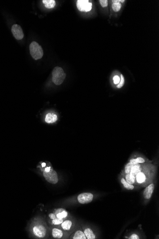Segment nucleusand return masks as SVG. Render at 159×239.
I'll list each match as a JSON object with an SVG mask.
<instances>
[{
	"instance_id": "nucleus-1",
	"label": "nucleus",
	"mask_w": 159,
	"mask_h": 239,
	"mask_svg": "<svg viewBox=\"0 0 159 239\" xmlns=\"http://www.w3.org/2000/svg\"><path fill=\"white\" fill-rule=\"evenodd\" d=\"M66 74L61 67H54L52 71V80L57 86L62 84L66 78Z\"/></svg>"
},
{
	"instance_id": "nucleus-2",
	"label": "nucleus",
	"mask_w": 159,
	"mask_h": 239,
	"mask_svg": "<svg viewBox=\"0 0 159 239\" xmlns=\"http://www.w3.org/2000/svg\"><path fill=\"white\" fill-rule=\"evenodd\" d=\"M30 51L31 56L36 60L42 58L43 55L42 47L35 41L32 42L30 44Z\"/></svg>"
},
{
	"instance_id": "nucleus-3",
	"label": "nucleus",
	"mask_w": 159,
	"mask_h": 239,
	"mask_svg": "<svg viewBox=\"0 0 159 239\" xmlns=\"http://www.w3.org/2000/svg\"><path fill=\"white\" fill-rule=\"evenodd\" d=\"M43 175L46 181L52 184H56L58 182V177L57 172L52 167L49 172L43 171Z\"/></svg>"
},
{
	"instance_id": "nucleus-4",
	"label": "nucleus",
	"mask_w": 159,
	"mask_h": 239,
	"mask_svg": "<svg viewBox=\"0 0 159 239\" xmlns=\"http://www.w3.org/2000/svg\"><path fill=\"white\" fill-rule=\"evenodd\" d=\"M76 6L80 12H88L92 9L93 4L89 2L88 0H78L76 2Z\"/></svg>"
},
{
	"instance_id": "nucleus-5",
	"label": "nucleus",
	"mask_w": 159,
	"mask_h": 239,
	"mask_svg": "<svg viewBox=\"0 0 159 239\" xmlns=\"http://www.w3.org/2000/svg\"><path fill=\"white\" fill-rule=\"evenodd\" d=\"M93 195L90 192L82 193L77 197L78 201L82 204L90 203L93 201Z\"/></svg>"
},
{
	"instance_id": "nucleus-6",
	"label": "nucleus",
	"mask_w": 159,
	"mask_h": 239,
	"mask_svg": "<svg viewBox=\"0 0 159 239\" xmlns=\"http://www.w3.org/2000/svg\"><path fill=\"white\" fill-rule=\"evenodd\" d=\"M32 231L34 235L38 238H44L46 235V229L43 225L41 224L35 225Z\"/></svg>"
},
{
	"instance_id": "nucleus-7",
	"label": "nucleus",
	"mask_w": 159,
	"mask_h": 239,
	"mask_svg": "<svg viewBox=\"0 0 159 239\" xmlns=\"http://www.w3.org/2000/svg\"><path fill=\"white\" fill-rule=\"evenodd\" d=\"M12 32L14 38L17 40H21L24 37L23 30L20 25L15 24L12 27Z\"/></svg>"
},
{
	"instance_id": "nucleus-8",
	"label": "nucleus",
	"mask_w": 159,
	"mask_h": 239,
	"mask_svg": "<svg viewBox=\"0 0 159 239\" xmlns=\"http://www.w3.org/2000/svg\"><path fill=\"white\" fill-rule=\"evenodd\" d=\"M155 185L153 183L151 184L145 188L144 192V197L146 200H150L152 196L153 192L155 190Z\"/></svg>"
},
{
	"instance_id": "nucleus-9",
	"label": "nucleus",
	"mask_w": 159,
	"mask_h": 239,
	"mask_svg": "<svg viewBox=\"0 0 159 239\" xmlns=\"http://www.w3.org/2000/svg\"><path fill=\"white\" fill-rule=\"evenodd\" d=\"M135 178L136 182L140 185L144 184L147 180L145 174L142 171H141L136 175Z\"/></svg>"
},
{
	"instance_id": "nucleus-10",
	"label": "nucleus",
	"mask_w": 159,
	"mask_h": 239,
	"mask_svg": "<svg viewBox=\"0 0 159 239\" xmlns=\"http://www.w3.org/2000/svg\"><path fill=\"white\" fill-rule=\"evenodd\" d=\"M57 120H58L57 115L54 113H48L45 117V122L49 124L54 123Z\"/></svg>"
},
{
	"instance_id": "nucleus-11",
	"label": "nucleus",
	"mask_w": 159,
	"mask_h": 239,
	"mask_svg": "<svg viewBox=\"0 0 159 239\" xmlns=\"http://www.w3.org/2000/svg\"><path fill=\"white\" fill-rule=\"evenodd\" d=\"M113 4H112V8L115 12H118L121 9V2H124V0H113Z\"/></svg>"
},
{
	"instance_id": "nucleus-12",
	"label": "nucleus",
	"mask_w": 159,
	"mask_h": 239,
	"mask_svg": "<svg viewBox=\"0 0 159 239\" xmlns=\"http://www.w3.org/2000/svg\"><path fill=\"white\" fill-rule=\"evenodd\" d=\"M52 237L55 239H61L63 237V232L61 229L54 228L52 229Z\"/></svg>"
},
{
	"instance_id": "nucleus-13",
	"label": "nucleus",
	"mask_w": 159,
	"mask_h": 239,
	"mask_svg": "<svg viewBox=\"0 0 159 239\" xmlns=\"http://www.w3.org/2000/svg\"><path fill=\"white\" fill-rule=\"evenodd\" d=\"M70 238L73 239H86L83 231L77 230L72 234Z\"/></svg>"
},
{
	"instance_id": "nucleus-14",
	"label": "nucleus",
	"mask_w": 159,
	"mask_h": 239,
	"mask_svg": "<svg viewBox=\"0 0 159 239\" xmlns=\"http://www.w3.org/2000/svg\"><path fill=\"white\" fill-rule=\"evenodd\" d=\"M83 232L85 235L86 239H95L96 237L93 230L90 228H86L83 230Z\"/></svg>"
},
{
	"instance_id": "nucleus-15",
	"label": "nucleus",
	"mask_w": 159,
	"mask_h": 239,
	"mask_svg": "<svg viewBox=\"0 0 159 239\" xmlns=\"http://www.w3.org/2000/svg\"><path fill=\"white\" fill-rule=\"evenodd\" d=\"M56 218L59 219H65L68 216V212L63 209H59L55 212Z\"/></svg>"
},
{
	"instance_id": "nucleus-16",
	"label": "nucleus",
	"mask_w": 159,
	"mask_h": 239,
	"mask_svg": "<svg viewBox=\"0 0 159 239\" xmlns=\"http://www.w3.org/2000/svg\"><path fill=\"white\" fill-rule=\"evenodd\" d=\"M73 225V222L69 220H66L63 221L61 224V227L64 231L70 230Z\"/></svg>"
},
{
	"instance_id": "nucleus-17",
	"label": "nucleus",
	"mask_w": 159,
	"mask_h": 239,
	"mask_svg": "<svg viewBox=\"0 0 159 239\" xmlns=\"http://www.w3.org/2000/svg\"><path fill=\"white\" fill-rule=\"evenodd\" d=\"M141 170H142V169H141V166L140 164H136L132 166L130 173L133 175V176H136V175L138 173L141 171Z\"/></svg>"
},
{
	"instance_id": "nucleus-18",
	"label": "nucleus",
	"mask_w": 159,
	"mask_h": 239,
	"mask_svg": "<svg viewBox=\"0 0 159 239\" xmlns=\"http://www.w3.org/2000/svg\"><path fill=\"white\" fill-rule=\"evenodd\" d=\"M42 1L44 4V6L49 9L54 8L56 5V2L54 0H43Z\"/></svg>"
},
{
	"instance_id": "nucleus-19",
	"label": "nucleus",
	"mask_w": 159,
	"mask_h": 239,
	"mask_svg": "<svg viewBox=\"0 0 159 239\" xmlns=\"http://www.w3.org/2000/svg\"><path fill=\"white\" fill-rule=\"evenodd\" d=\"M125 178V180L130 184L133 185L136 183L135 176H133L131 174H126Z\"/></svg>"
},
{
	"instance_id": "nucleus-20",
	"label": "nucleus",
	"mask_w": 159,
	"mask_h": 239,
	"mask_svg": "<svg viewBox=\"0 0 159 239\" xmlns=\"http://www.w3.org/2000/svg\"><path fill=\"white\" fill-rule=\"evenodd\" d=\"M121 183H122V184L123 185L124 187L126 189H129V190H132V189H134V186L133 185L130 184L129 183H128L126 181V180H125L124 178H121Z\"/></svg>"
},
{
	"instance_id": "nucleus-21",
	"label": "nucleus",
	"mask_w": 159,
	"mask_h": 239,
	"mask_svg": "<svg viewBox=\"0 0 159 239\" xmlns=\"http://www.w3.org/2000/svg\"><path fill=\"white\" fill-rule=\"evenodd\" d=\"M130 162L134 163V164H140L145 162V159L143 158L139 157L136 158H132L130 160Z\"/></svg>"
},
{
	"instance_id": "nucleus-22",
	"label": "nucleus",
	"mask_w": 159,
	"mask_h": 239,
	"mask_svg": "<svg viewBox=\"0 0 159 239\" xmlns=\"http://www.w3.org/2000/svg\"><path fill=\"white\" fill-rule=\"evenodd\" d=\"M135 164H134V163H132L131 162H130L128 164H127V165L125 166V173L126 174L130 173V171H131V168Z\"/></svg>"
},
{
	"instance_id": "nucleus-23",
	"label": "nucleus",
	"mask_w": 159,
	"mask_h": 239,
	"mask_svg": "<svg viewBox=\"0 0 159 239\" xmlns=\"http://www.w3.org/2000/svg\"><path fill=\"white\" fill-rule=\"evenodd\" d=\"M120 79L121 80H120V83H119L117 84V87L118 88H121V87H122L123 86H124V75H122V74L121 75Z\"/></svg>"
},
{
	"instance_id": "nucleus-24",
	"label": "nucleus",
	"mask_w": 159,
	"mask_h": 239,
	"mask_svg": "<svg viewBox=\"0 0 159 239\" xmlns=\"http://www.w3.org/2000/svg\"><path fill=\"white\" fill-rule=\"evenodd\" d=\"M63 221V219H59V218H56L52 220V223L55 225H60V224H61Z\"/></svg>"
},
{
	"instance_id": "nucleus-25",
	"label": "nucleus",
	"mask_w": 159,
	"mask_h": 239,
	"mask_svg": "<svg viewBox=\"0 0 159 239\" xmlns=\"http://www.w3.org/2000/svg\"><path fill=\"white\" fill-rule=\"evenodd\" d=\"M99 2L102 7H106L108 6V1L107 0H100Z\"/></svg>"
},
{
	"instance_id": "nucleus-26",
	"label": "nucleus",
	"mask_w": 159,
	"mask_h": 239,
	"mask_svg": "<svg viewBox=\"0 0 159 239\" xmlns=\"http://www.w3.org/2000/svg\"><path fill=\"white\" fill-rule=\"evenodd\" d=\"M113 82H114V84H118L120 83V78L118 75H116L113 78Z\"/></svg>"
},
{
	"instance_id": "nucleus-27",
	"label": "nucleus",
	"mask_w": 159,
	"mask_h": 239,
	"mask_svg": "<svg viewBox=\"0 0 159 239\" xmlns=\"http://www.w3.org/2000/svg\"><path fill=\"white\" fill-rule=\"evenodd\" d=\"M128 239H140V237H139V235H137V234H135V233H133L132 235H131L129 237Z\"/></svg>"
},
{
	"instance_id": "nucleus-28",
	"label": "nucleus",
	"mask_w": 159,
	"mask_h": 239,
	"mask_svg": "<svg viewBox=\"0 0 159 239\" xmlns=\"http://www.w3.org/2000/svg\"><path fill=\"white\" fill-rule=\"evenodd\" d=\"M49 216L50 219H52V220H53V219L56 218V215H55L54 214V213H50V214H49Z\"/></svg>"
},
{
	"instance_id": "nucleus-29",
	"label": "nucleus",
	"mask_w": 159,
	"mask_h": 239,
	"mask_svg": "<svg viewBox=\"0 0 159 239\" xmlns=\"http://www.w3.org/2000/svg\"><path fill=\"white\" fill-rule=\"evenodd\" d=\"M51 166H48V167L45 168L44 171H46V172H49L51 170Z\"/></svg>"
},
{
	"instance_id": "nucleus-30",
	"label": "nucleus",
	"mask_w": 159,
	"mask_h": 239,
	"mask_svg": "<svg viewBox=\"0 0 159 239\" xmlns=\"http://www.w3.org/2000/svg\"><path fill=\"white\" fill-rule=\"evenodd\" d=\"M46 163H45V162H43V163H42V167H44V166H46Z\"/></svg>"
}]
</instances>
